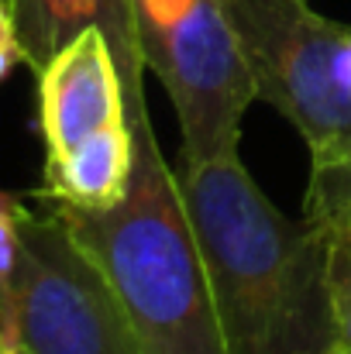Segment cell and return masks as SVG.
<instances>
[{
    "mask_svg": "<svg viewBox=\"0 0 351 354\" xmlns=\"http://www.w3.org/2000/svg\"><path fill=\"white\" fill-rule=\"evenodd\" d=\"M176 183L204 254L228 354L338 351L327 227L286 217L237 155L179 162Z\"/></svg>",
    "mask_w": 351,
    "mask_h": 354,
    "instance_id": "1",
    "label": "cell"
},
{
    "mask_svg": "<svg viewBox=\"0 0 351 354\" xmlns=\"http://www.w3.org/2000/svg\"><path fill=\"white\" fill-rule=\"evenodd\" d=\"M127 124L134 131L127 196L111 210L52 207L111 279L138 354H228L204 254L148 107L127 111Z\"/></svg>",
    "mask_w": 351,
    "mask_h": 354,
    "instance_id": "2",
    "label": "cell"
},
{
    "mask_svg": "<svg viewBox=\"0 0 351 354\" xmlns=\"http://www.w3.org/2000/svg\"><path fill=\"white\" fill-rule=\"evenodd\" d=\"M0 341L10 354H138L111 279L52 203L42 214L17 203V254L0 289Z\"/></svg>",
    "mask_w": 351,
    "mask_h": 354,
    "instance_id": "3",
    "label": "cell"
},
{
    "mask_svg": "<svg viewBox=\"0 0 351 354\" xmlns=\"http://www.w3.org/2000/svg\"><path fill=\"white\" fill-rule=\"evenodd\" d=\"M255 97L289 120L310 162L351 148V24L307 0H221Z\"/></svg>",
    "mask_w": 351,
    "mask_h": 354,
    "instance_id": "4",
    "label": "cell"
},
{
    "mask_svg": "<svg viewBox=\"0 0 351 354\" xmlns=\"http://www.w3.org/2000/svg\"><path fill=\"white\" fill-rule=\"evenodd\" d=\"M138 52L172 100L179 162L234 158L255 97L221 0H131Z\"/></svg>",
    "mask_w": 351,
    "mask_h": 354,
    "instance_id": "5",
    "label": "cell"
},
{
    "mask_svg": "<svg viewBox=\"0 0 351 354\" xmlns=\"http://www.w3.org/2000/svg\"><path fill=\"white\" fill-rule=\"evenodd\" d=\"M35 76L45 162L62 158L107 127L127 124L124 80L104 31L90 28L76 35Z\"/></svg>",
    "mask_w": 351,
    "mask_h": 354,
    "instance_id": "6",
    "label": "cell"
},
{
    "mask_svg": "<svg viewBox=\"0 0 351 354\" xmlns=\"http://www.w3.org/2000/svg\"><path fill=\"white\" fill-rule=\"evenodd\" d=\"M14 38L21 48V62L38 73L59 48H66L76 35L97 28L104 31L124 80V100L131 107L145 104V62L134 35V7L131 0H7Z\"/></svg>",
    "mask_w": 351,
    "mask_h": 354,
    "instance_id": "7",
    "label": "cell"
},
{
    "mask_svg": "<svg viewBox=\"0 0 351 354\" xmlns=\"http://www.w3.org/2000/svg\"><path fill=\"white\" fill-rule=\"evenodd\" d=\"M131 172H134V131L131 124H117L87 138L62 158H48L42 189L35 196L76 210H111L127 196Z\"/></svg>",
    "mask_w": 351,
    "mask_h": 354,
    "instance_id": "8",
    "label": "cell"
},
{
    "mask_svg": "<svg viewBox=\"0 0 351 354\" xmlns=\"http://www.w3.org/2000/svg\"><path fill=\"white\" fill-rule=\"evenodd\" d=\"M303 217L317 224L351 221V148L338 158L310 165V186L303 196Z\"/></svg>",
    "mask_w": 351,
    "mask_h": 354,
    "instance_id": "9",
    "label": "cell"
},
{
    "mask_svg": "<svg viewBox=\"0 0 351 354\" xmlns=\"http://www.w3.org/2000/svg\"><path fill=\"white\" fill-rule=\"evenodd\" d=\"M327 282L341 348H351V221L327 224Z\"/></svg>",
    "mask_w": 351,
    "mask_h": 354,
    "instance_id": "10",
    "label": "cell"
},
{
    "mask_svg": "<svg viewBox=\"0 0 351 354\" xmlns=\"http://www.w3.org/2000/svg\"><path fill=\"white\" fill-rule=\"evenodd\" d=\"M21 62V48L14 38V24H10V10L7 0H0V80Z\"/></svg>",
    "mask_w": 351,
    "mask_h": 354,
    "instance_id": "11",
    "label": "cell"
},
{
    "mask_svg": "<svg viewBox=\"0 0 351 354\" xmlns=\"http://www.w3.org/2000/svg\"><path fill=\"white\" fill-rule=\"evenodd\" d=\"M334 354H351V348H338V351H334Z\"/></svg>",
    "mask_w": 351,
    "mask_h": 354,
    "instance_id": "12",
    "label": "cell"
},
{
    "mask_svg": "<svg viewBox=\"0 0 351 354\" xmlns=\"http://www.w3.org/2000/svg\"><path fill=\"white\" fill-rule=\"evenodd\" d=\"M0 354H10V351H7V348H3V341H0Z\"/></svg>",
    "mask_w": 351,
    "mask_h": 354,
    "instance_id": "13",
    "label": "cell"
}]
</instances>
